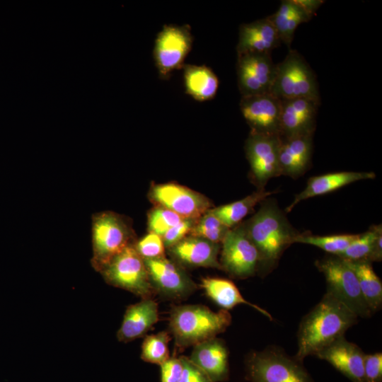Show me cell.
<instances>
[{
	"instance_id": "obj_20",
	"label": "cell",
	"mask_w": 382,
	"mask_h": 382,
	"mask_svg": "<svg viewBox=\"0 0 382 382\" xmlns=\"http://www.w3.org/2000/svg\"><path fill=\"white\" fill-rule=\"evenodd\" d=\"M274 26L266 17L241 24L238 30L237 55L245 53H268L281 44Z\"/></svg>"
},
{
	"instance_id": "obj_28",
	"label": "cell",
	"mask_w": 382,
	"mask_h": 382,
	"mask_svg": "<svg viewBox=\"0 0 382 382\" xmlns=\"http://www.w3.org/2000/svg\"><path fill=\"white\" fill-rule=\"evenodd\" d=\"M272 194V192L260 189L242 199L210 209L209 212L231 228L239 223L257 203Z\"/></svg>"
},
{
	"instance_id": "obj_38",
	"label": "cell",
	"mask_w": 382,
	"mask_h": 382,
	"mask_svg": "<svg viewBox=\"0 0 382 382\" xmlns=\"http://www.w3.org/2000/svg\"><path fill=\"white\" fill-rule=\"evenodd\" d=\"M161 366V382H178L183 371L180 357H169Z\"/></svg>"
},
{
	"instance_id": "obj_24",
	"label": "cell",
	"mask_w": 382,
	"mask_h": 382,
	"mask_svg": "<svg viewBox=\"0 0 382 382\" xmlns=\"http://www.w3.org/2000/svg\"><path fill=\"white\" fill-rule=\"evenodd\" d=\"M183 78L186 93L194 100L204 102L215 97L219 81L209 67L185 64L183 67Z\"/></svg>"
},
{
	"instance_id": "obj_36",
	"label": "cell",
	"mask_w": 382,
	"mask_h": 382,
	"mask_svg": "<svg viewBox=\"0 0 382 382\" xmlns=\"http://www.w3.org/2000/svg\"><path fill=\"white\" fill-rule=\"evenodd\" d=\"M364 382L382 381V353L365 354L364 359Z\"/></svg>"
},
{
	"instance_id": "obj_18",
	"label": "cell",
	"mask_w": 382,
	"mask_h": 382,
	"mask_svg": "<svg viewBox=\"0 0 382 382\" xmlns=\"http://www.w3.org/2000/svg\"><path fill=\"white\" fill-rule=\"evenodd\" d=\"M170 255L178 263L190 267H213L221 270L218 261L219 244L189 235L171 246Z\"/></svg>"
},
{
	"instance_id": "obj_32",
	"label": "cell",
	"mask_w": 382,
	"mask_h": 382,
	"mask_svg": "<svg viewBox=\"0 0 382 382\" xmlns=\"http://www.w3.org/2000/svg\"><path fill=\"white\" fill-rule=\"evenodd\" d=\"M377 229L378 225L373 226L362 234H358L356 238L337 257L351 261L369 260Z\"/></svg>"
},
{
	"instance_id": "obj_10",
	"label": "cell",
	"mask_w": 382,
	"mask_h": 382,
	"mask_svg": "<svg viewBox=\"0 0 382 382\" xmlns=\"http://www.w3.org/2000/svg\"><path fill=\"white\" fill-rule=\"evenodd\" d=\"M259 253L242 225L229 230L222 241L220 265L231 277L245 279L259 268Z\"/></svg>"
},
{
	"instance_id": "obj_13",
	"label": "cell",
	"mask_w": 382,
	"mask_h": 382,
	"mask_svg": "<svg viewBox=\"0 0 382 382\" xmlns=\"http://www.w3.org/2000/svg\"><path fill=\"white\" fill-rule=\"evenodd\" d=\"M149 197L158 207L168 209L183 219H197L210 209L211 206L205 196L175 183L152 186Z\"/></svg>"
},
{
	"instance_id": "obj_25",
	"label": "cell",
	"mask_w": 382,
	"mask_h": 382,
	"mask_svg": "<svg viewBox=\"0 0 382 382\" xmlns=\"http://www.w3.org/2000/svg\"><path fill=\"white\" fill-rule=\"evenodd\" d=\"M202 287L207 296L224 310L231 309L239 304H245L254 308L270 320H272V317L266 310L248 301L234 283L228 279L204 278L202 280Z\"/></svg>"
},
{
	"instance_id": "obj_21",
	"label": "cell",
	"mask_w": 382,
	"mask_h": 382,
	"mask_svg": "<svg viewBox=\"0 0 382 382\" xmlns=\"http://www.w3.org/2000/svg\"><path fill=\"white\" fill-rule=\"evenodd\" d=\"M158 321L157 303L151 298L142 299L127 308L117 331V339L127 342L143 337Z\"/></svg>"
},
{
	"instance_id": "obj_3",
	"label": "cell",
	"mask_w": 382,
	"mask_h": 382,
	"mask_svg": "<svg viewBox=\"0 0 382 382\" xmlns=\"http://www.w3.org/2000/svg\"><path fill=\"white\" fill-rule=\"evenodd\" d=\"M227 310L214 312L203 305L174 306L170 311L169 328L179 348L195 346L215 337L231 325Z\"/></svg>"
},
{
	"instance_id": "obj_26",
	"label": "cell",
	"mask_w": 382,
	"mask_h": 382,
	"mask_svg": "<svg viewBox=\"0 0 382 382\" xmlns=\"http://www.w3.org/2000/svg\"><path fill=\"white\" fill-rule=\"evenodd\" d=\"M344 260L354 272L363 297L373 314L379 311L382 306V284L371 262L367 260Z\"/></svg>"
},
{
	"instance_id": "obj_39",
	"label": "cell",
	"mask_w": 382,
	"mask_h": 382,
	"mask_svg": "<svg viewBox=\"0 0 382 382\" xmlns=\"http://www.w3.org/2000/svg\"><path fill=\"white\" fill-rule=\"evenodd\" d=\"M382 228L378 225V229L369 257L370 262H379L382 260Z\"/></svg>"
},
{
	"instance_id": "obj_27",
	"label": "cell",
	"mask_w": 382,
	"mask_h": 382,
	"mask_svg": "<svg viewBox=\"0 0 382 382\" xmlns=\"http://www.w3.org/2000/svg\"><path fill=\"white\" fill-rule=\"evenodd\" d=\"M267 17L277 30L281 42L289 48L297 27L311 19L294 0L282 1L278 10Z\"/></svg>"
},
{
	"instance_id": "obj_29",
	"label": "cell",
	"mask_w": 382,
	"mask_h": 382,
	"mask_svg": "<svg viewBox=\"0 0 382 382\" xmlns=\"http://www.w3.org/2000/svg\"><path fill=\"white\" fill-rule=\"evenodd\" d=\"M357 235L340 234L316 236L299 233L294 239V243L312 245L327 253L337 256L348 247V245L356 238Z\"/></svg>"
},
{
	"instance_id": "obj_22",
	"label": "cell",
	"mask_w": 382,
	"mask_h": 382,
	"mask_svg": "<svg viewBox=\"0 0 382 382\" xmlns=\"http://www.w3.org/2000/svg\"><path fill=\"white\" fill-rule=\"evenodd\" d=\"M279 163L280 173L293 178L308 168L312 154L313 134L280 137Z\"/></svg>"
},
{
	"instance_id": "obj_8",
	"label": "cell",
	"mask_w": 382,
	"mask_h": 382,
	"mask_svg": "<svg viewBox=\"0 0 382 382\" xmlns=\"http://www.w3.org/2000/svg\"><path fill=\"white\" fill-rule=\"evenodd\" d=\"M316 266L325 276L328 292L358 317L369 318L373 315L363 297L354 272L344 260L335 255L328 257L317 260Z\"/></svg>"
},
{
	"instance_id": "obj_23",
	"label": "cell",
	"mask_w": 382,
	"mask_h": 382,
	"mask_svg": "<svg viewBox=\"0 0 382 382\" xmlns=\"http://www.w3.org/2000/svg\"><path fill=\"white\" fill-rule=\"evenodd\" d=\"M374 178V173L347 171L312 177L309 178L305 189L296 195L294 201L286 210L287 212H290L302 200L329 193L358 180Z\"/></svg>"
},
{
	"instance_id": "obj_4",
	"label": "cell",
	"mask_w": 382,
	"mask_h": 382,
	"mask_svg": "<svg viewBox=\"0 0 382 382\" xmlns=\"http://www.w3.org/2000/svg\"><path fill=\"white\" fill-rule=\"evenodd\" d=\"M91 231V265L98 272L127 247L136 243L126 219L112 212L93 214Z\"/></svg>"
},
{
	"instance_id": "obj_19",
	"label": "cell",
	"mask_w": 382,
	"mask_h": 382,
	"mask_svg": "<svg viewBox=\"0 0 382 382\" xmlns=\"http://www.w3.org/2000/svg\"><path fill=\"white\" fill-rule=\"evenodd\" d=\"M213 382L229 378L228 352L225 342L213 337L194 346L189 357Z\"/></svg>"
},
{
	"instance_id": "obj_35",
	"label": "cell",
	"mask_w": 382,
	"mask_h": 382,
	"mask_svg": "<svg viewBox=\"0 0 382 382\" xmlns=\"http://www.w3.org/2000/svg\"><path fill=\"white\" fill-rule=\"evenodd\" d=\"M197 219H183L161 237L164 246L169 248L189 234Z\"/></svg>"
},
{
	"instance_id": "obj_31",
	"label": "cell",
	"mask_w": 382,
	"mask_h": 382,
	"mask_svg": "<svg viewBox=\"0 0 382 382\" xmlns=\"http://www.w3.org/2000/svg\"><path fill=\"white\" fill-rule=\"evenodd\" d=\"M209 210L196 220L189 234L215 243H222L230 228Z\"/></svg>"
},
{
	"instance_id": "obj_7",
	"label": "cell",
	"mask_w": 382,
	"mask_h": 382,
	"mask_svg": "<svg viewBox=\"0 0 382 382\" xmlns=\"http://www.w3.org/2000/svg\"><path fill=\"white\" fill-rule=\"evenodd\" d=\"M109 284L129 291L142 299L151 298L155 293L144 259L134 245L127 247L100 270Z\"/></svg>"
},
{
	"instance_id": "obj_16",
	"label": "cell",
	"mask_w": 382,
	"mask_h": 382,
	"mask_svg": "<svg viewBox=\"0 0 382 382\" xmlns=\"http://www.w3.org/2000/svg\"><path fill=\"white\" fill-rule=\"evenodd\" d=\"M281 101L279 137L313 134L320 103L306 98Z\"/></svg>"
},
{
	"instance_id": "obj_37",
	"label": "cell",
	"mask_w": 382,
	"mask_h": 382,
	"mask_svg": "<svg viewBox=\"0 0 382 382\" xmlns=\"http://www.w3.org/2000/svg\"><path fill=\"white\" fill-rule=\"evenodd\" d=\"M183 371L178 382H213L189 357L180 356Z\"/></svg>"
},
{
	"instance_id": "obj_33",
	"label": "cell",
	"mask_w": 382,
	"mask_h": 382,
	"mask_svg": "<svg viewBox=\"0 0 382 382\" xmlns=\"http://www.w3.org/2000/svg\"><path fill=\"white\" fill-rule=\"evenodd\" d=\"M182 219H183L177 214L165 208L157 207L149 214V232H153L162 237L168 230L178 224Z\"/></svg>"
},
{
	"instance_id": "obj_40",
	"label": "cell",
	"mask_w": 382,
	"mask_h": 382,
	"mask_svg": "<svg viewBox=\"0 0 382 382\" xmlns=\"http://www.w3.org/2000/svg\"><path fill=\"white\" fill-rule=\"evenodd\" d=\"M311 18L315 15L319 7L323 4L322 0H294Z\"/></svg>"
},
{
	"instance_id": "obj_1",
	"label": "cell",
	"mask_w": 382,
	"mask_h": 382,
	"mask_svg": "<svg viewBox=\"0 0 382 382\" xmlns=\"http://www.w3.org/2000/svg\"><path fill=\"white\" fill-rule=\"evenodd\" d=\"M358 321V316L329 292L301 320L298 333L295 359L303 362L316 356L330 344L345 337V332Z\"/></svg>"
},
{
	"instance_id": "obj_30",
	"label": "cell",
	"mask_w": 382,
	"mask_h": 382,
	"mask_svg": "<svg viewBox=\"0 0 382 382\" xmlns=\"http://www.w3.org/2000/svg\"><path fill=\"white\" fill-rule=\"evenodd\" d=\"M170 336L166 331L146 336L141 345V359L146 362L161 365L169 357Z\"/></svg>"
},
{
	"instance_id": "obj_14",
	"label": "cell",
	"mask_w": 382,
	"mask_h": 382,
	"mask_svg": "<svg viewBox=\"0 0 382 382\" xmlns=\"http://www.w3.org/2000/svg\"><path fill=\"white\" fill-rule=\"evenodd\" d=\"M144 260L155 292L171 299H183L197 289V285L177 262L164 256Z\"/></svg>"
},
{
	"instance_id": "obj_12",
	"label": "cell",
	"mask_w": 382,
	"mask_h": 382,
	"mask_svg": "<svg viewBox=\"0 0 382 382\" xmlns=\"http://www.w3.org/2000/svg\"><path fill=\"white\" fill-rule=\"evenodd\" d=\"M279 134L250 132L245 144L253 178L260 189L267 181L281 175L279 163Z\"/></svg>"
},
{
	"instance_id": "obj_6",
	"label": "cell",
	"mask_w": 382,
	"mask_h": 382,
	"mask_svg": "<svg viewBox=\"0 0 382 382\" xmlns=\"http://www.w3.org/2000/svg\"><path fill=\"white\" fill-rule=\"evenodd\" d=\"M246 370L250 382H314L301 362L275 347L251 353Z\"/></svg>"
},
{
	"instance_id": "obj_15",
	"label": "cell",
	"mask_w": 382,
	"mask_h": 382,
	"mask_svg": "<svg viewBox=\"0 0 382 382\" xmlns=\"http://www.w3.org/2000/svg\"><path fill=\"white\" fill-rule=\"evenodd\" d=\"M282 101L271 93L241 96L240 110L250 132L279 134Z\"/></svg>"
},
{
	"instance_id": "obj_11",
	"label": "cell",
	"mask_w": 382,
	"mask_h": 382,
	"mask_svg": "<svg viewBox=\"0 0 382 382\" xmlns=\"http://www.w3.org/2000/svg\"><path fill=\"white\" fill-rule=\"evenodd\" d=\"M277 64L268 53H245L237 55L236 74L241 96L270 93Z\"/></svg>"
},
{
	"instance_id": "obj_2",
	"label": "cell",
	"mask_w": 382,
	"mask_h": 382,
	"mask_svg": "<svg viewBox=\"0 0 382 382\" xmlns=\"http://www.w3.org/2000/svg\"><path fill=\"white\" fill-rule=\"evenodd\" d=\"M242 226L258 251V271L264 274L277 265L284 251L299 234L272 199L265 201Z\"/></svg>"
},
{
	"instance_id": "obj_9",
	"label": "cell",
	"mask_w": 382,
	"mask_h": 382,
	"mask_svg": "<svg viewBox=\"0 0 382 382\" xmlns=\"http://www.w3.org/2000/svg\"><path fill=\"white\" fill-rule=\"evenodd\" d=\"M193 36L188 25H164L157 34L153 48L158 77L168 80L172 73L183 69L192 49Z\"/></svg>"
},
{
	"instance_id": "obj_17",
	"label": "cell",
	"mask_w": 382,
	"mask_h": 382,
	"mask_svg": "<svg viewBox=\"0 0 382 382\" xmlns=\"http://www.w3.org/2000/svg\"><path fill=\"white\" fill-rule=\"evenodd\" d=\"M365 354L356 345L340 337L319 352L316 357L330 363L352 382H364Z\"/></svg>"
},
{
	"instance_id": "obj_5",
	"label": "cell",
	"mask_w": 382,
	"mask_h": 382,
	"mask_svg": "<svg viewBox=\"0 0 382 382\" xmlns=\"http://www.w3.org/2000/svg\"><path fill=\"white\" fill-rule=\"evenodd\" d=\"M270 93L281 100L306 98L320 103L316 76L301 54L294 50L290 49L284 59L277 64Z\"/></svg>"
},
{
	"instance_id": "obj_34",
	"label": "cell",
	"mask_w": 382,
	"mask_h": 382,
	"mask_svg": "<svg viewBox=\"0 0 382 382\" xmlns=\"http://www.w3.org/2000/svg\"><path fill=\"white\" fill-rule=\"evenodd\" d=\"M134 248L144 259H154L164 256V244L161 236L149 232L134 244Z\"/></svg>"
}]
</instances>
